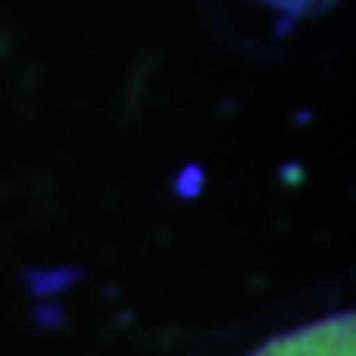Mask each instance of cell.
Listing matches in <instances>:
<instances>
[{
	"label": "cell",
	"instance_id": "obj_1",
	"mask_svg": "<svg viewBox=\"0 0 356 356\" xmlns=\"http://www.w3.org/2000/svg\"><path fill=\"white\" fill-rule=\"evenodd\" d=\"M353 317H327L320 323L300 327V330L277 337L267 346H261L251 356H353Z\"/></svg>",
	"mask_w": 356,
	"mask_h": 356
},
{
	"label": "cell",
	"instance_id": "obj_2",
	"mask_svg": "<svg viewBox=\"0 0 356 356\" xmlns=\"http://www.w3.org/2000/svg\"><path fill=\"white\" fill-rule=\"evenodd\" d=\"M270 3H280L284 10H314L320 0H270Z\"/></svg>",
	"mask_w": 356,
	"mask_h": 356
}]
</instances>
